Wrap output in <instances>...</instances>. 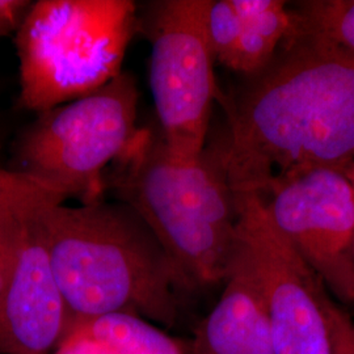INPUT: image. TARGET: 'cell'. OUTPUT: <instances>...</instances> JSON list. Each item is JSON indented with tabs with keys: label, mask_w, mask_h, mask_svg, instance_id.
<instances>
[{
	"label": "cell",
	"mask_w": 354,
	"mask_h": 354,
	"mask_svg": "<svg viewBox=\"0 0 354 354\" xmlns=\"http://www.w3.org/2000/svg\"><path fill=\"white\" fill-rule=\"evenodd\" d=\"M64 203L48 188L39 219L71 328L112 313L172 328L178 317L177 295L187 288L145 221L120 201L102 198L77 207Z\"/></svg>",
	"instance_id": "obj_2"
},
{
	"label": "cell",
	"mask_w": 354,
	"mask_h": 354,
	"mask_svg": "<svg viewBox=\"0 0 354 354\" xmlns=\"http://www.w3.org/2000/svg\"><path fill=\"white\" fill-rule=\"evenodd\" d=\"M53 354H109L99 342L88 336L71 332Z\"/></svg>",
	"instance_id": "obj_17"
},
{
	"label": "cell",
	"mask_w": 354,
	"mask_h": 354,
	"mask_svg": "<svg viewBox=\"0 0 354 354\" xmlns=\"http://www.w3.org/2000/svg\"><path fill=\"white\" fill-rule=\"evenodd\" d=\"M104 185L150 227L187 290L227 279L239 250V216L212 149L183 159L159 131L140 129L104 175Z\"/></svg>",
	"instance_id": "obj_3"
},
{
	"label": "cell",
	"mask_w": 354,
	"mask_h": 354,
	"mask_svg": "<svg viewBox=\"0 0 354 354\" xmlns=\"http://www.w3.org/2000/svg\"><path fill=\"white\" fill-rule=\"evenodd\" d=\"M294 12L299 32L327 38L354 51V0L304 1Z\"/></svg>",
	"instance_id": "obj_13"
},
{
	"label": "cell",
	"mask_w": 354,
	"mask_h": 354,
	"mask_svg": "<svg viewBox=\"0 0 354 354\" xmlns=\"http://www.w3.org/2000/svg\"><path fill=\"white\" fill-rule=\"evenodd\" d=\"M136 28L129 0H41L17 29L20 104L38 113L87 96L121 74Z\"/></svg>",
	"instance_id": "obj_4"
},
{
	"label": "cell",
	"mask_w": 354,
	"mask_h": 354,
	"mask_svg": "<svg viewBox=\"0 0 354 354\" xmlns=\"http://www.w3.org/2000/svg\"><path fill=\"white\" fill-rule=\"evenodd\" d=\"M235 203L241 248L266 295L273 353L332 354L327 288L273 226L259 194L235 197Z\"/></svg>",
	"instance_id": "obj_9"
},
{
	"label": "cell",
	"mask_w": 354,
	"mask_h": 354,
	"mask_svg": "<svg viewBox=\"0 0 354 354\" xmlns=\"http://www.w3.org/2000/svg\"><path fill=\"white\" fill-rule=\"evenodd\" d=\"M324 313L332 354H354V320L329 292L324 299Z\"/></svg>",
	"instance_id": "obj_14"
},
{
	"label": "cell",
	"mask_w": 354,
	"mask_h": 354,
	"mask_svg": "<svg viewBox=\"0 0 354 354\" xmlns=\"http://www.w3.org/2000/svg\"><path fill=\"white\" fill-rule=\"evenodd\" d=\"M231 1L241 17V37L228 70L253 75L270 64L286 41L298 36V19L285 1Z\"/></svg>",
	"instance_id": "obj_11"
},
{
	"label": "cell",
	"mask_w": 354,
	"mask_h": 354,
	"mask_svg": "<svg viewBox=\"0 0 354 354\" xmlns=\"http://www.w3.org/2000/svg\"><path fill=\"white\" fill-rule=\"evenodd\" d=\"M221 298L189 342V354H274L266 295L239 250Z\"/></svg>",
	"instance_id": "obj_10"
},
{
	"label": "cell",
	"mask_w": 354,
	"mask_h": 354,
	"mask_svg": "<svg viewBox=\"0 0 354 354\" xmlns=\"http://www.w3.org/2000/svg\"><path fill=\"white\" fill-rule=\"evenodd\" d=\"M46 190L24 172L0 171L16 235L12 277L0 304V354H53L71 328L39 219Z\"/></svg>",
	"instance_id": "obj_7"
},
{
	"label": "cell",
	"mask_w": 354,
	"mask_h": 354,
	"mask_svg": "<svg viewBox=\"0 0 354 354\" xmlns=\"http://www.w3.org/2000/svg\"><path fill=\"white\" fill-rule=\"evenodd\" d=\"M342 171L344 172V175L348 177V180H349V183H351V185H352V189H353L354 193V156L346 165L342 167Z\"/></svg>",
	"instance_id": "obj_18"
},
{
	"label": "cell",
	"mask_w": 354,
	"mask_h": 354,
	"mask_svg": "<svg viewBox=\"0 0 354 354\" xmlns=\"http://www.w3.org/2000/svg\"><path fill=\"white\" fill-rule=\"evenodd\" d=\"M227 124L212 150L235 197L297 171L342 169L354 156V51L299 32L245 76Z\"/></svg>",
	"instance_id": "obj_1"
},
{
	"label": "cell",
	"mask_w": 354,
	"mask_h": 354,
	"mask_svg": "<svg viewBox=\"0 0 354 354\" xmlns=\"http://www.w3.org/2000/svg\"><path fill=\"white\" fill-rule=\"evenodd\" d=\"M30 3L23 0H0V36L19 29Z\"/></svg>",
	"instance_id": "obj_16"
},
{
	"label": "cell",
	"mask_w": 354,
	"mask_h": 354,
	"mask_svg": "<svg viewBox=\"0 0 354 354\" xmlns=\"http://www.w3.org/2000/svg\"><path fill=\"white\" fill-rule=\"evenodd\" d=\"M210 0H165L149 17L150 87L159 133L183 159L203 153L216 97L206 20Z\"/></svg>",
	"instance_id": "obj_6"
},
{
	"label": "cell",
	"mask_w": 354,
	"mask_h": 354,
	"mask_svg": "<svg viewBox=\"0 0 354 354\" xmlns=\"http://www.w3.org/2000/svg\"><path fill=\"white\" fill-rule=\"evenodd\" d=\"M109 354H189V342L168 335L151 322L129 313L91 317L74 326Z\"/></svg>",
	"instance_id": "obj_12"
},
{
	"label": "cell",
	"mask_w": 354,
	"mask_h": 354,
	"mask_svg": "<svg viewBox=\"0 0 354 354\" xmlns=\"http://www.w3.org/2000/svg\"><path fill=\"white\" fill-rule=\"evenodd\" d=\"M138 89L121 73L102 88L48 112L21 142L24 174L82 203L102 200L104 175L138 133Z\"/></svg>",
	"instance_id": "obj_5"
},
{
	"label": "cell",
	"mask_w": 354,
	"mask_h": 354,
	"mask_svg": "<svg viewBox=\"0 0 354 354\" xmlns=\"http://www.w3.org/2000/svg\"><path fill=\"white\" fill-rule=\"evenodd\" d=\"M16 235L12 216L0 192V304L12 277Z\"/></svg>",
	"instance_id": "obj_15"
},
{
	"label": "cell",
	"mask_w": 354,
	"mask_h": 354,
	"mask_svg": "<svg viewBox=\"0 0 354 354\" xmlns=\"http://www.w3.org/2000/svg\"><path fill=\"white\" fill-rule=\"evenodd\" d=\"M260 197L273 226L329 294L354 306V193L342 169L292 172Z\"/></svg>",
	"instance_id": "obj_8"
}]
</instances>
